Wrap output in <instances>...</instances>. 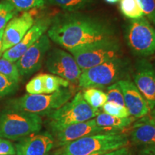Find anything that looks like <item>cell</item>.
<instances>
[{
    "label": "cell",
    "instance_id": "obj_2",
    "mask_svg": "<svg viewBox=\"0 0 155 155\" xmlns=\"http://www.w3.org/2000/svg\"><path fill=\"white\" fill-rule=\"evenodd\" d=\"M127 135L120 132L98 134L78 139L61 147L53 155H91L129 145Z\"/></svg>",
    "mask_w": 155,
    "mask_h": 155
},
{
    "label": "cell",
    "instance_id": "obj_37",
    "mask_svg": "<svg viewBox=\"0 0 155 155\" xmlns=\"http://www.w3.org/2000/svg\"><path fill=\"white\" fill-rule=\"evenodd\" d=\"M103 153H104V152H98V153H95V154H91V155H98V154H103Z\"/></svg>",
    "mask_w": 155,
    "mask_h": 155
},
{
    "label": "cell",
    "instance_id": "obj_18",
    "mask_svg": "<svg viewBox=\"0 0 155 155\" xmlns=\"http://www.w3.org/2000/svg\"><path fill=\"white\" fill-rule=\"evenodd\" d=\"M94 119L98 126L114 132H119L120 130H122L124 128L130 127L137 120L133 116L119 118L108 115L104 112H100Z\"/></svg>",
    "mask_w": 155,
    "mask_h": 155
},
{
    "label": "cell",
    "instance_id": "obj_5",
    "mask_svg": "<svg viewBox=\"0 0 155 155\" xmlns=\"http://www.w3.org/2000/svg\"><path fill=\"white\" fill-rule=\"evenodd\" d=\"M41 116L28 112L7 109L0 114V138L22 139L40 131Z\"/></svg>",
    "mask_w": 155,
    "mask_h": 155
},
{
    "label": "cell",
    "instance_id": "obj_10",
    "mask_svg": "<svg viewBox=\"0 0 155 155\" xmlns=\"http://www.w3.org/2000/svg\"><path fill=\"white\" fill-rule=\"evenodd\" d=\"M50 46V38L44 34L15 62L20 76H29L41 68Z\"/></svg>",
    "mask_w": 155,
    "mask_h": 155
},
{
    "label": "cell",
    "instance_id": "obj_30",
    "mask_svg": "<svg viewBox=\"0 0 155 155\" xmlns=\"http://www.w3.org/2000/svg\"><path fill=\"white\" fill-rule=\"evenodd\" d=\"M26 91L29 94H45L41 74H39L32 78L27 83Z\"/></svg>",
    "mask_w": 155,
    "mask_h": 155
},
{
    "label": "cell",
    "instance_id": "obj_32",
    "mask_svg": "<svg viewBox=\"0 0 155 155\" xmlns=\"http://www.w3.org/2000/svg\"><path fill=\"white\" fill-rule=\"evenodd\" d=\"M98 155H136L129 145L116 149V150L109 151V152H104L103 154Z\"/></svg>",
    "mask_w": 155,
    "mask_h": 155
},
{
    "label": "cell",
    "instance_id": "obj_24",
    "mask_svg": "<svg viewBox=\"0 0 155 155\" xmlns=\"http://www.w3.org/2000/svg\"><path fill=\"white\" fill-rule=\"evenodd\" d=\"M18 12H27L44 7L46 0H7Z\"/></svg>",
    "mask_w": 155,
    "mask_h": 155
},
{
    "label": "cell",
    "instance_id": "obj_3",
    "mask_svg": "<svg viewBox=\"0 0 155 155\" xmlns=\"http://www.w3.org/2000/svg\"><path fill=\"white\" fill-rule=\"evenodd\" d=\"M74 92L69 87L61 88L50 94H25L7 103V109L37 114L49 115L69 101Z\"/></svg>",
    "mask_w": 155,
    "mask_h": 155
},
{
    "label": "cell",
    "instance_id": "obj_12",
    "mask_svg": "<svg viewBox=\"0 0 155 155\" xmlns=\"http://www.w3.org/2000/svg\"><path fill=\"white\" fill-rule=\"evenodd\" d=\"M134 83L148 103L150 109L155 107V65L144 58L137 61Z\"/></svg>",
    "mask_w": 155,
    "mask_h": 155
},
{
    "label": "cell",
    "instance_id": "obj_27",
    "mask_svg": "<svg viewBox=\"0 0 155 155\" xmlns=\"http://www.w3.org/2000/svg\"><path fill=\"white\" fill-rule=\"evenodd\" d=\"M106 94L107 96V102L115 103L121 106H125L123 93L119 82L113 83L111 86H108Z\"/></svg>",
    "mask_w": 155,
    "mask_h": 155
},
{
    "label": "cell",
    "instance_id": "obj_19",
    "mask_svg": "<svg viewBox=\"0 0 155 155\" xmlns=\"http://www.w3.org/2000/svg\"><path fill=\"white\" fill-rule=\"evenodd\" d=\"M82 95L88 105L95 109H99L107 102V96L105 92L98 88H84Z\"/></svg>",
    "mask_w": 155,
    "mask_h": 155
},
{
    "label": "cell",
    "instance_id": "obj_29",
    "mask_svg": "<svg viewBox=\"0 0 155 155\" xmlns=\"http://www.w3.org/2000/svg\"><path fill=\"white\" fill-rule=\"evenodd\" d=\"M144 15L155 26V0H137Z\"/></svg>",
    "mask_w": 155,
    "mask_h": 155
},
{
    "label": "cell",
    "instance_id": "obj_11",
    "mask_svg": "<svg viewBox=\"0 0 155 155\" xmlns=\"http://www.w3.org/2000/svg\"><path fill=\"white\" fill-rule=\"evenodd\" d=\"M51 131L55 137L54 141L58 147H63L87 136L114 132L98 126L94 119L58 128Z\"/></svg>",
    "mask_w": 155,
    "mask_h": 155
},
{
    "label": "cell",
    "instance_id": "obj_38",
    "mask_svg": "<svg viewBox=\"0 0 155 155\" xmlns=\"http://www.w3.org/2000/svg\"><path fill=\"white\" fill-rule=\"evenodd\" d=\"M10 155H14V154H10Z\"/></svg>",
    "mask_w": 155,
    "mask_h": 155
},
{
    "label": "cell",
    "instance_id": "obj_31",
    "mask_svg": "<svg viewBox=\"0 0 155 155\" xmlns=\"http://www.w3.org/2000/svg\"><path fill=\"white\" fill-rule=\"evenodd\" d=\"M16 151L10 141L0 138V155L15 154Z\"/></svg>",
    "mask_w": 155,
    "mask_h": 155
},
{
    "label": "cell",
    "instance_id": "obj_20",
    "mask_svg": "<svg viewBox=\"0 0 155 155\" xmlns=\"http://www.w3.org/2000/svg\"><path fill=\"white\" fill-rule=\"evenodd\" d=\"M41 76L45 94H53L60 88L69 87V81L55 75L42 73Z\"/></svg>",
    "mask_w": 155,
    "mask_h": 155
},
{
    "label": "cell",
    "instance_id": "obj_17",
    "mask_svg": "<svg viewBox=\"0 0 155 155\" xmlns=\"http://www.w3.org/2000/svg\"><path fill=\"white\" fill-rule=\"evenodd\" d=\"M130 140L135 146L147 147L155 145V121L149 115L134 121Z\"/></svg>",
    "mask_w": 155,
    "mask_h": 155
},
{
    "label": "cell",
    "instance_id": "obj_4",
    "mask_svg": "<svg viewBox=\"0 0 155 155\" xmlns=\"http://www.w3.org/2000/svg\"><path fill=\"white\" fill-rule=\"evenodd\" d=\"M129 70V61L121 56L82 71L78 83L83 88L109 86L126 78Z\"/></svg>",
    "mask_w": 155,
    "mask_h": 155
},
{
    "label": "cell",
    "instance_id": "obj_25",
    "mask_svg": "<svg viewBox=\"0 0 155 155\" xmlns=\"http://www.w3.org/2000/svg\"><path fill=\"white\" fill-rule=\"evenodd\" d=\"M0 74L17 82L20 81V75L15 63L7 61L5 58H0Z\"/></svg>",
    "mask_w": 155,
    "mask_h": 155
},
{
    "label": "cell",
    "instance_id": "obj_35",
    "mask_svg": "<svg viewBox=\"0 0 155 155\" xmlns=\"http://www.w3.org/2000/svg\"><path fill=\"white\" fill-rule=\"evenodd\" d=\"M150 116L155 121V107L153 108V109L151 110V111L150 113Z\"/></svg>",
    "mask_w": 155,
    "mask_h": 155
},
{
    "label": "cell",
    "instance_id": "obj_9",
    "mask_svg": "<svg viewBox=\"0 0 155 155\" xmlns=\"http://www.w3.org/2000/svg\"><path fill=\"white\" fill-rule=\"evenodd\" d=\"M45 67L50 73L71 83L78 82L82 73L74 57L70 53L59 48H54L48 51Z\"/></svg>",
    "mask_w": 155,
    "mask_h": 155
},
{
    "label": "cell",
    "instance_id": "obj_6",
    "mask_svg": "<svg viewBox=\"0 0 155 155\" xmlns=\"http://www.w3.org/2000/svg\"><path fill=\"white\" fill-rule=\"evenodd\" d=\"M101 112L95 109L83 98L82 92H78L69 101L50 114L51 130L95 119Z\"/></svg>",
    "mask_w": 155,
    "mask_h": 155
},
{
    "label": "cell",
    "instance_id": "obj_14",
    "mask_svg": "<svg viewBox=\"0 0 155 155\" xmlns=\"http://www.w3.org/2000/svg\"><path fill=\"white\" fill-rule=\"evenodd\" d=\"M124 96L125 107L131 116L136 119L149 115L151 109L146 99L129 78H124L119 81Z\"/></svg>",
    "mask_w": 155,
    "mask_h": 155
},
{
    "label": "cell",
    "instance_id": "obj_28",
    "mask_svg": "<svg viewBox=\"0 0 155 155\" xmlns=\"http://www.w3.org/2000/svg\"><path fill=\"white\" fill-rule=\"evenodd\" d=\"M18 87L19 82L0 74V98L13 94Z\"/></svg>",
    "mask_w": 155,
    "mask_h": 155
},
{
    "label": "cell",
    "instance_id": "obj_26",
    "mask_svg": "<svg viewBox=\"0 0 155 155\" xmlns=\"http://www.w3.org/2000/svg\"><path fill=\"white\" fill-rule=\"evenodd\" d=\"M104 113L111 115L115 117L126 118L131 116L125 106L112 102H106L101 108Z\"/></svg>",
    "mask_w": 155,
    "mask_h": 155
},
{
    "label": "cell",
    "instance_id": "obj_21",
    "mask_svg": "<svg viewBox=\"0 0 155 155\" xmlns=\"http://www.w3.org/2000/svg\"><path fill=\"white\" fill-rule=\"evenodd\" d=\"M119 7L122 15L128 19H137L144 16L137 0H120Z\"/></svg>",
    "mask_w": 155,
    "mask_h": 155
},
{
    "label": "cell",
    "instance_id": "obj_33",
    "mask_svg": "<svg viewBox=\"0 0 155 155\" xmlns=\"http://www.w3.org/2000/svg\"><path fill=\"white\" fill-rule=\"evenodd\" d=\"M137 155H155V145L140 148Z\"/></svg>",
    "mask_w": 155,
    "mask_h": 155
},
{
    "label": "cell",
    "instance_id": "obj_34",
    "mask_svg": "<svg viewBox=\"0 0 155 155\" xmlns=\"http://www.w3.org/2000/svg\"><path fill=\"white\" fill-rule=\"evenodd\" d=\"M5 30V29H4ZM4 30H0V58L2 57L3 51H2V40H3V33Z\"/></svg>",
    "mask_w": 155,
    "mask_h": 155
},
{
    "label": "cell",
    "instance_id": "obj_15",
    "mask_svg": "<svg viewBox=\"0 0 155 155\" xmlns=\"http://www.w3.org/2000/svg\"><path fill=\"white\" fill-rule=\"evenodd\" d=\"M35 23L32 12H24L9 21L4 30L2 40L3 53L15 46L23 38Z\"/></svg>",
    "mask_w": 155,
    "mask_h": 155
},
{
    "label": "cell",
    "instance_id": "obj_13",
    "mask_svg": "<svg viewBox=\"0 0 155 155\" xmlns=\"http://www.w3.org/2000/svg\"><path fill=\"white\" fill-rule=\"evenodd\" d=\"M51 22L52 19L49 17L38 19L18 43L4 52L2 58L12 63L18 61L21 56L47 32Z\"/></svg>",
    "mask_w": 155,
    "mask_h": 155
},
{
    "label": "cell",
    "instance_id": "obj_23",
    "mask_svg": "<svg viewBox=\"0 0 155 155\" xmlns=\"http://www.w3.org/2000/svg\"><path fill=\"white\" fill-rule=\"evenodd\" d=\"M19 12L7 0L0 2V30H4L9 21L17 16Z\"/></svg>",
    "mask_w": 155,
    "mask_h": 155
},
{
    "label": "cell",
    "instance_id": "obj_8",
    "mask_svg": "<svg viewBox=\"0 0 155 155\" xmlns=\"http://www.w3.org/2000/svg\"><path fill=\"white\" fill-rule=\"evenodd\" d=\"M125 38L134 55L147 57L155 54V28L146 17L131 19L126 29Z\"/></svg>",
    "mask_w": 155,
    "mask_h": 155
},
{
    "label": "cell",
    "instance_id": "obj_36",
    "mask_svg": "<svg viewBox=\"0 0 155 155\" xmlns=\"http://www.w3.org/2000/svg\"><path fill=\"white\" fill-rule=\"evenodd\" d=\"M106 2L109 3V4H116L117 2H120V0H105Z\"/></svg>",
    "mask_w": 155,
    "mask_h": 155
},
{
    "label": "cell",
    "instance_id": "obj_7",
    "mask_svg": "<svg viewBox=\"0 0 155 155\" xmlns=\"http://www.w3.org/2000/svg\"><path fill=\"white\" fill-rule=\"evenodd\" d=\"M82 71L106 61L121 57V45L116 39L96 42L69 52Z\"/></svg>",
    "mask_w": 155,
    "mask_h": 155
},
{
    "label": "cell",
    "instance_id": "obj_1",
    "mask_svg": "<svg viewBox=\"0 0 155 155\" xmlns=\"http://www.w3.org/2000/svg\"><path fill=\"white\" fill-rule=\"evenodd\" d=\"M48 36L69 52L116 38L114 29L108 23L76 12L58 15L52 19Z\"/></svg>",
    "mask_w": 155,
    "mask_h": 155
},
{
    "label": "cell",
    "instance_id": "obj_22",
    "mask_svg": "<svg viewBox=\"0 0 155 155\" xmlns=\"http://www.w3.org/2000/svg\"><path fill=\"white\" fill-rule=\"evenodd\" d=\"M48 1L51 5L61 7L63 10L68 11L69 12H75L92 5L95 0H48Z\"/></svg>",
    "mask_w": 155,
    "mask_h": 155
},
{
    "label": "cell",
    "instance_id": "obj_16",
    "mask_svg": "<svg viewBox=\"0 0 155 155\" xmlns=\"http://www.w3.org/2000/svg\"><path fill=\"white\" fill-rule=\"evenodd\" d=\"M55 144L53 135L49 133L29 135L16 144L17 155H49Z\"/></svg>",
    "mask_w": 155,
    "mask_h": 155
}]
</instances>
